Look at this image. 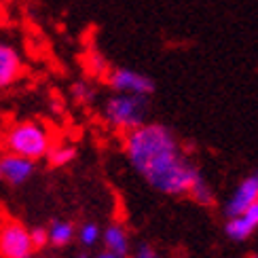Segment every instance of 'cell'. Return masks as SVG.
<instances>
[{
  "mask_svg": "<svg viewBox=\"0 0 258 258\" xmlns=\"http://www.w3.org/2000/svg\"><path fill=\"white\" fill-rule=\"evenodd\" d=\"M123 150L138 174L167 197L190 195L203 180L201 171L186 159L178 138L167 125L144 123L125 134Z\"/></svg>",
  "mask_w": 258,
  "mask_h": 258,
  "instance_id": "1",
  "label": "cell"
},
{
  "mask_svg": "<svg viewBox=\"0 0 258 258\" xmlns=\"http://www.w3.org/2000/svg\"><path fill=\"white\" fill-rule=\"evenodd\" d=\"M3 146L7 148V153L26 157L30 161H38L49 155L53 140L45 125L28 119V121H17L7 129L3 138Z\"/></svg>",
  "mask_w": 258,
  "mask_h": 258,
  "instance_id": "2",
  "label": "cell"
},
{
  "mask_svg": "<svg viewBox=\"0 0 258 258\" xmlns=\"http://www.w3.org/2000/svg\"><path fill=\"white\" fill-rule=\"evenodd\" d=\"M148 114V98L142 95L114 93L104 104V119L116 132L129 134L146 123Z\"/></svg>",
  "mask_w": 258,
  "mask_h": 258,
  "instance_id": "3",
  "label": "cell"
},
{
  "mask_svg": "<svg viewBox=\"0 0 258 258\" xmlns=\"http://www.w3.org/2000/svg\"><path fill=\"white\" fill-rule=\"evenodd\" d=\"M30 229L15 218L0 222V258H34Z\"/></svg>",
  "mask_w": 258,
  "mask_h": 258,
  "instance_id": "4",
  "label": "cell"
},
{
  "mask_svg": "<svg viewBox=\"0 0 258 258\" xmlns=\"http://www.w3.org/2000/svg\"><path fill=\"white\" fill-rule=\"evenodd\" d=\"M106 85L114 93H127V95H142L150 98L155 93L157 85L148 74L134 70V68H110L106 74Z\"/></svg>",
  "mask_w": 258,
  "mask_h": 258,
  "instance_id": "5",
  "label": "cell"
},
{
  "mask_svg": "<svg viewBox=\"0 0 258 258\" xmlns=\"http://www.w3.org/2000/svg\"><path fill=\"white\" fill-rule=\"evenodd\" d=\"M34 171H36V161H30L13 153L0 155V174H3V182H7L9 186L26 184L34 176Z\"/></svg>",
  "mask_w": 258,
  "mask_h": 258,
  "instance_id": "6",
  "label": "cell"
},
{
  "mask_svg": "<svg viewBox=\"0 0 258 258\" xmlns=\"http://www.w3.org/2000/svg\"><path fill=\"white\" fill-rule=\"evenodd\" d=\"M24 57L15 45L0 38V91L9 89L24 77Z\"/></svg>",
  "mask_w": 258,
  "mask_h": 258,
  "instance_id": "7",
  "label": "cell"
},
{
  "mask_svg": "<svg viewBox=\"0 0 258 258\" xmlns=\"http://www.w3.org/2000/svg\"><path fill=\"white\" fill-rule=\"evenodd\" d=\"M254 203H258V174L243 178L237 184L231 199L227 201V206H224V216L227 218L239 216V214H243L248 208H252Z\"/></svg>",
  "mask_w": 258,
  "mask_h": 258,
  "instance_id": "8",
  "label": "cell"
},
{
  "mask_svg": "<svg viewBox=\"0 0 258 258\" xmlns=\"http://www.w3.org/2000/svg\"><path fill=\"white\" fill-rule=\"evenodd\" d=\"M256 229H258V203H254L252 208H248L239 216L227 218V224H224V233L233 241H245L256 233Z\"/></svg>",
  "mask_w": 258,
  "mask_h": 258,
  "instance_id": "9",
  "label": "cell"
},
{
  "mask_svg": "<svg viewBox=\"0 0 258 258\" xmlns=\"http://www.w3.org/2000/svg\"><path fill=\"white\" fill-rule=\"evenodd\" d=\"M102 241L106 245V252L116 254L121 258H127L129 250H132L129 235L121 224H110V227H106V231H102Z\"/></svg>",
  "mask_w": 258,
  "mask_h": 258,
  "instance_id": "10",
  "label": "cell"
},
{
  "mask_svg": "<svg viewBox=\"0 0 258 258\" xmlns=\"http://www.w3.org/2000/svg\"><path fill=\"white\" fill-rule=\"evenodd\" d=\"M49 243L55 245V248H66V245L74 239V224L70 220H53L49 224Z\"/></svg>",
  "mask_w": 258,
  "mask_h": 258,
  "instance_id": "11",
  "label": "cell"
},
{
  "mask_svg": "<svg viewBox=\"0 0 258 258\" xmlns=\"http://www.w3.org/2000/svg\"><path fill=\"white\" fill-rule=\"evenodd\" d=\"M74 159H77V148L72 144H53L47 155L51 167H66Z\"/></svg>",
  "mask_w": 258,
  "mask_h": 258,
  "instance_id": "12",
  "label": "cell"
},
{
  "mask_svg": "<svg viewBox=\"0 0 258 258\" xmlns=\"http://www.w3.org/2000/svg\"><path fill=\"white\" fill-rule=\"evenodd\" d=\"M77 237H79V241L85 245V248H93V245L102 239V229L95 222H85L83 227L79 229Z\"/></svg>",
  "mask_w": 258,
  "mask_h": 258,
  "instance_id": "13",
  "label": "cell"
},
{
  "mask_svg": "<svg viewBox=\"0 0 258 258\" xmlns=\"http://www.w3.org/2000/svg\"><path fill=\"white\" fill-rule=\"evenodd\" d=\"M70 91H72V98L77 100L79 104H91L93 98H95V91H93V87L87 81H77L72 85Z\"/></svg>",
  "mask_w": 258,
  "mask_h": 258,
  "instance_id": "14",
  "label": "cell"
},
{
  "mask_svg": "<svg viewBox=\"0 0 258 258\" xmlns=\"http://www.w3.org/2000/svg\"><path fill=\"white\" fill-rule=\"evenodd\" d=\"M195 203H199V206H212L214 203V192H212V188H210V184L206 182V178H203L199 184L192 188V192L188 195Z\"/></svg>",
  "mask_w": 258,
  "mask_h": 258,
  "instance_id": "15",
  "label": "cell"
},
{
  "mask_svg": "<svg viewBox=\"0 0 258 258\" xmlns=\"http://www.w3.org/2000/svg\"><path fill=\"white\" fill-rule=\"evenodd\" d=\"M87 70L91 74H95V77H106L110 68H108V61H106V57L102 55V53L91 51L89 57H87Z\"/></svg>",
  "mask_w": 258,
  "mask_h": 258,
  "instance_id": "16",
  "label": "cell"
},
{
  "mask_svg": "<svg viewBox=\"0 0 258 258\" xmlns=\"http://www.w3.org/2000/svg\"><path fill=\"white\" fill-rule=\"evenodd\" d=\"M30 237H32V245H34V250H42L45 245H49V231L45 227L30 229Z\"/></svg>",
  "mask_w": 258,
  "mask_h": 258,
  "instance_id": "17",
  "label": "cell"
},
{
  "mask_svg": "<svg viewBox=\"0 0 258 258\" xmlns=\"http://www.w3.org/2000/svg\"><path fill=\"white\" fill-rule=\"evenodd\" d=\"M134 258H161V254L150 243H140L134 252Z\"/></svg>",
  "mask_w": 258,
  "mask_h": 258,
  "instance_id": "18",
  "label": "cell"
},
{
  "mask_svg": "<svg viewBox=\"0 0 258 258\" xmlns=\"http://www.w3.org/2000/svg\"><path fill=\"white\" fill-rule=\"evenodd\" d=\"M9 21V7H7V0H0V26H5Z\"/></svg>",
  "mask_w": 258,
  "mask_h": 258,
  "instance_id": "19",
  "label": "cell"
},
{
  "mask_svg": "<svg viewBox=\"0 0 258 258\" xmlns=\"http://www.w3.org/2000/svg\"><path fill=\"white\" fill-rule=\"evenodd\" d=\"M95 258H121V256H116V254H110V252H106V250H104V252H100V254L95 256Z\"/></svg>",
  "mask_w": 258,
  "mask_h": 258,
  "instance_id": "20",
  "label": "cell"
},
{
  "mask_svg": "<svg viewBox=\"0 0 258 258\" xmlns=\"http://www.w3.org/2000/svg\"><path fill=\"white\" fill-rule=\"evenodd\" d=\"M250 258H258V254H252V256H250Z\"/></svg>",
  "mask_w": 258,
  "mask_h": 258,
  "instance_id": "21",
  "label": "cell"
},
{
  "mask_svg": "<svg viewBox=\"0 0 258 258\" xmlns=\"http://www.w3.org/2000/svg\"><path fill=\"white\" fill-rule=\"evenodd\" d=\"M79 258H89V256H85V254H83V256H79Z\"/></svg>",
  "mask_w": 258,
  "mask_h": 258,
  "instance_id": "22",
  "label": "cell"
},
{
  "mask_svg": "<svg viewBox=\"0 0 258 258\" xmlns=\"http://www.w3.org/2000/svg\"><path fill=\"white\" fill-rule=\"evenodd\" d=\"M0 182H3V174H0Z\"/></svg>",
  "mask_w": 258,
  "mask_h": 258,
  "instance_id": "23",
  "label": "cell"
},
{
  "mask_svg": "<svg viewBox=\"0 0 258 258\" xmlns=\"http://www.w3.org/2000/svg\"><path fill=\"white\" fill-rule=\"evenodd\" d=\"M0 146H3V140H0Z\"/></svg>",
  "mask_w": 258,
  "mask_h": 258,
  "instance_id": "24",
  "label": "cell"
}]
</instances>
